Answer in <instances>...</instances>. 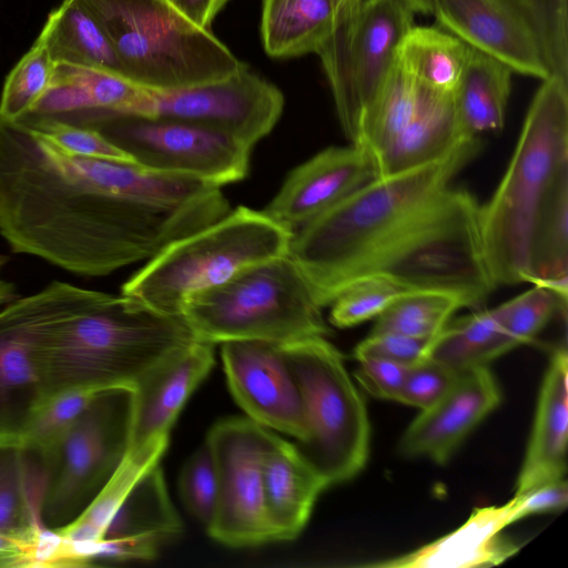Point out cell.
I'll return each mask as SVG.
<instances>
[{"mask_svg": "<svg viewBox=\"0 0 568 568\" xmlns=\"http://www.w3.org/2000/svg\"><path fill=\"white\" fill-rule=\"evenodd\" d=\"M221 357L231 393L247 418L301 442L307 432L305 410L283 344L225 342Z\"/></svg>", "mask_w": 568, "mask_h": 568, "instance_id": "15", "label": "cell"}, {"mask_svg": "<svg viewBox=\"0 0 568 568\" xmlns=\"http://www.w3.org/2000/svg\"><path fill=\"white\" fill-rule=\"evenodd\" d=\"M292 235L262 211L239 206L169 243L123 284L121 294L180 316L191 295L225 282L245 267L286 255Z\"/></svg>", "mask_w": 568, "mask_h": 568, "instance_id": "6", "label": "cell"}, {"mask_svg": "<svg viewBox=\"0 0 568 568\" xmlns=\"http://www.w3.org/2000/svg\"><path fill=\"white\" fill-rule=\"evenodd\" d=\"M510 500L514 523L529 515L560 510L568 503V484L565 478L542 483Z\"/></svg>", "mask_w": 568, "mask_h": 568, "instance_id": "44", "label": "cell"}, {"mask_svg": "<svg viewBox=\"0 0 568 568\" xmlns=\"http://www.w3.org/2000/svg\"><path fill=\"white\" fill-rule=\"evenodd\" d=\"M495 285L530 283L568 297V80H542L508 166L479 205Z\"/></svg>", "mask_w": 568, "mask_h": 568, "instance_id": "3", "label": "cell"}, {"mask_svg": "<svg viewBox=\"0 0 568 568\" xmlns=\"http://www.w3.org/2000/svg\"><path fill=\"white\" fill-rule=\"evenodd\" d=\"M536 39L550 74L568 80L567 0H504Z\"/></svg>", "mask_w": 568, "mask_h": 568, "instance_id": "35", "label": "cell"}, {"mask_svg": "<svg viewBox=\"0 0 568 568\" xmlns=\"http://www.w3.org/2000/svg\"><path fill=\"white\" fill-rule=\"evenodd\" d=\"M358 362L355 377L359 385L377 398L397 400L408 367L375 357L361 358Z\"/></svg>", "mask_w": 568, "mask_h": 568, "instance_id": "43", "label": "cell"}, {"mask_svg": "<svg viewBox=\"0 0 568 568\" xmlns=\"http://www.w3.org/2000/svg\"><path fill=\"white\" fill-rule=\"evenodd\" d=\"M38 39L55 63L103 70L125 78L113 44L87 0H62L49 14Z\"/></svg>", "mask_w": 568, "mask_h": 568, "instance_id": "26", "label": "cell"}, {"mask_svg": "<svg viewBox=\"0 0 568 568\" xmlns=\"http://www.w3.org/2000/svg\"><path fill=\"white\" fill-rule=\"evenodd\" d=\"M151 103L150 90L122 75L55 63L48 90L20 119H52L89 128L112 115L150 116Z\"/></svg>", "mask_w": 568, "mask_h": 568, "instance_id": "17", "label": "cell"}, {"mask_svg": "<svg viewBox=\"0 0 568 568\" xmlns=\"http://www.w3.org/2000/svg\"><path fill=\"white\" fill-rule=\"evenodd\" d=\"M213 365L214 344L195 339L150 369L133 388L128 450L169 438L180 410Z\"/></svg>", "mask_w": 568, "mask_h": 568, "instance_id": "20", "label": "cell"}, {"mask_svg": "<svg viewBox=\"0 0 568 568\" xmlns=\"http://www.w3.org/2000/svg\"><path fill=\"white\" fill-rule=\"evenodd\" d=\"M363 0H335L336 14L339 12L348 11L359 4Z\"/></svg>", "mask_w": 568, "mask_h": 568, "instance_id": "48", "label": "cell"}, {"mask_svg": "<svg viewBox=\"0 0 568 568\" xmlns=\"http://www.w3.org/2000/svg\"><path fill=\"white\" fill-rule=\"evenodd\" d=\"M181 531V520L170 500L163 474L156 465L132 487L113 516L104 538L143 536L156 538L164 544Z\"/></svg>", "mask_w": 568, "mask_h": 568, "instance_id": "32", "label": "cell"}, {"mask_svg": "<svg viewBox=\"0 0 568 568\" xmlns=\"http://www.w3.org/2000/svg\"><path fill=\"white\" fill-rule=\"evenodd\" d=\"M103 390L72 387L48 397L34 413L20 447L44 459Z\"/></svg>", "mask_w": 568, "mask_h": 568, "instance_id": "34", "label": "cell"}, {"mask_svg": "<svg viewBox=\"0 0 568 568\" xmlns=\"http://www.w3.org/2000/svg\"><path fill=\"white\" fill-rule=\"evenodd\" d=\"M463 307L454 295L439 291H406L378 317L371 334L396 333L434 338Z\"/></svg>", "mask_w": 568, "mask_h": 568, "instance_id": "33", "label": "cell"}, {"mask_svg": "<svg viewBox=\"0 0 568 568\" xmlns=\"http://www.w3.org/2000/svg\"><path fill=\"white\" fill-rule=\"evenodd\" d=\"M458 374L426 358L407 368L397 402L424 410L440 399Z\"/></svg>", "mask_w": 568, "mask_h": 568, "instance_id": "41", "label": "cell"}, {"mask_svg": "<svg viewBox=\"0 0 568 568\" xmlns=\"http://www.w3.org/2000/svg\"><path fill=\"white\" fill-rule=\"evenodd\" d=\"M469 49L470 45L448 31L413 26L398 45L396 61L424 88L453 94Z\"/></svg>", "mask_w": 568, "mask_h": 568, "instance_id": "29", "label": "cell"}, {"mask_svg": "<svg viewBox=\"0 0 568 568\" xmlns=\"http://www.w3.org/2000/svg\"><path fill=\"white\" fill-rule=\"evenodd\" d=\"M102 22L125 78L154 91L221 79L244 62L211 29L168 0H87Z\"/></svg>", "mask_w": 568, "mask_h": 568, "instance_id": "7", "label": "cell"}, {"mask_svg": "<svg viewBox=\"0 0 568 568\" xmlns=\"http://www.w3.org/2000/svg\"><path fill=\"white\" fill-rule=\"evenodd\" d=\"M567 297L541 285L494 307L516 347L532 343L557 313L567 314Z\"/></svg>", "mask_w": 568, "mask_h": 568, "instance_id": "37", "label": "cell"}, {"mask_svg": "<svg viewBox=\"0 0 568 568\" xmlns=\"http://www.w3.org/2000/svg\"><path fill=\"white\" fill-rule=\"evenodd\" d=\"M511 500L476 508L456 530L408 554L371 564L385 568H474L503 562L517 546L501 536L513 524Z\"/></svg>", "mask_w": 568, "mask_h": 568, "instance_id": "21", "label": "cell"}, {"mask_svg": "<svg viewBox=\"0 0 568 568\" xmlns=\"http://www.w3.org/2000/svg\"><path fill=\"white\" fill-rule=\"evenodd\" d=\"M48 476L39 454L0 446V535L31 539L45 526L41 509Z\"/></svg>", "mask_w": 568, "mask_h": 568, "instance_id": "28", "label": "cell"}, {"mask_svg": "<svg viewBox=\"0 0 568 568\" xmlns=\"http://www.w3.org/2000/svg\"><path fill=\"white\" fill-rule=\"evenodd\" d=\"M434 338H418L396 333L369 334L354 351L356 359L375 357L412 366L428 358Z\"/></svg>", "mask_w": 568, "mask_h": 568, "instance_id": "42", "label": "cell"}, {"mask_svg": "<svg viewBox=\"0 0 568 568\" xmlns=\"http://www.w3.org/2000/svg\"><path fill=\"white\" fill-rule=\"evenodd\" d=\"M304 275L286 254L187 297L180 316L199 341L280 344L326 337L329 328Z\"/></svg>", "mask_w": 568, "mask_h": 568, "instance_id": "5", "label": "cell"}, {"mask_svg": "<svg viewBox=\"0 0 568 568\" xmlns=\"http://www.w3.org/2000/svg\"><path fill=\"white\" fill-rule=\"evenodd\" d=\"M54 67L45 45L37 39L4 81L0 115L17 121L30 112L48 90Z\"/></svg>", "mask_w": 568, "mask_h": 568, "instance_id": "36", "label": "cell"}, {"mask_svg": "<svg viewBox=\"0 0 568 568\" xmlns=\"http://www.w3.org/2000/svg\"><path fill=\"white\" fill-rule=\"evenodd\" d=\"M7 261L8 258L0 254V307L18 297L14 285L2 275Z\"/></svg>", "mask_w": 568, "mask_h": 568, "instance_id": "47", "label": "cell"}, {"mask_svg": "<svg viewBox=\"0 0 568 568\" xmlns=\"http://www.w3.org/2000/svg\"><path fill=\"white\" fill-rule=\"evenodd\" d=\"M150 92V118L200 125L252 149L273 130L285 102L278 87L245 62L211 82Z\"/></svg>", "mask_w": 568, "mask_h": 568, "instance_id": "14", "label": "cell"}, {"mask_svg": "<svg viewBox=\"0 0 568 568\" xmlns=\"http://www.w3.org/2000/svg\"><path fill=\"white\" fill-rule=\"evenodd\" d=\"M335 16V0H261L262 47L274 59L316 54Z\"/></svg>", "mask_w": 568, "mask_h": 568, "instance_id": "27", "label": "cell"}, {"mask_svg": "<svg viewBox=\"0 0 568 568\" xmlns=\"http://www.w3.org/2000/svg\"><path fill=\"white\" fill-rule=\"evenodd\" d=\"M500 400L499 386L487 366L459 373L446 394L409 424L399 442L400 453L446 463Z\"/></svg>", "mask_w": 568, "mask_h": 568, "instance_id": "18", "label": "cell"}, {"mask_svg": "<svg viewBox=\"0 0 568 568\" xmlns=\"http://www.w3.org/2000/svg\"><path fill=\"white\" fill-rule=\"evenodd\" d=\"M95 130L149 170L194 178L222 186L243 180L252 148L192 123L140 115H112Z\"/></svg>", "mask_w": 568, "mask_h": 568, "instance_id": "12", "label": "cell"}, {"mask_svg": "<svg viewBox=\"0 0 568 568\" xmlns=\"http://www.w3.org/2000/svg\"><path fill=\"white\" fill-rule=\"evenodd\" d=\"M195 339L181 316L105 294L54 329L45 355V399L72 387L133 389L150 369Z\"/></svg>", "mask_w": 568, "mask_h": 568, "instance_id": "4", "label": "cell"}, {"mask_svg": "<svg viewBox=\"0 0 568 568\" xmlns=\"http://www.w3.org/2000/svg\"><path fill=\"white\" fill-rule=\"evenodd\" d=\"M283 348L307 425L296 447L328 486L352 479L366 465L371 425L342 354L326 337L286 343Z\"/></svg>", "mask_w": 568, "mask_h": 568, "instance_id": "8", "label": "cell"}, {"mask_svg": "<svg viewBox=\"0 0 568 568\" xmlns=\"http://www.w3.org/2000/svg\"><path fill=\"white\" fill-rule=\"evenodd\" d=\"M467 140L457 123L453 94L422 85L416 111L397 139L376 161L377 176L432 163Z\"/></svg>", "mask_w": 568, "mask_h": 568, "instance_id": "24", "label": "cell"}, {"mask_svg": "<svg viewBox=\"0 0 568 568\" xmlns=\"http://www.w3.org/2000/svg\"><path fill=\"white\" fill-rule=\"evenodd\" d=\"M169 438L128 450L104 487L84 511L68 526L57 530L70 544H93L102 540L106 529L135 483L159 465Z\"/></svg>", "mask_w": 568, "mask_h": 568, "instance_id": "31", "label": "cell"}, {"mask_svg": "<svg viewBox=\"0 0 568 568\" xmlns=\"http://www.w3.org/2000/svg\"><path fill=\"white\" fill-rule=\"evenodd\" d=\"M271 429L250 418H229L209 432L217 470V500L209 535L229 547L273 542L263 484V457Z\"/></svg>", "mask_w": 568, "mask_h": 568, "instance_id": "13", "label": "cell"}, {"mask_svg": "<svg viewBox=\"0 0 568 568\" xmlns=\"http://www.w3.org/2000/svg\"><path fill=\"white\" fill-rule=\"evenodd\" d=\"M176 10L196 26L211 29L216 14L229 0H168Z\"/></svg>", "mask_w": 568, "mask_h": 568, "instance_id": "45", "label": "cell"}, {"mask_svg": "<svg viewBox=\"0 0 568 568\" xmlns=\"http://www.w3.org/2000/svg\"><path fill=\"white\" fill-rule=\"evenodd\" d=\"M446 31L509 65L541 80L550 75L530 30L504 0H429Z\"/></svg>", "mask_w": 568, "mask_h": 568, "instance_id": "19", "label": "cell"}, {"mask_svg": "<svg viewBox=\"0 0 568 568\" xmlns=\"http://www.w3.org/2000/svg\"><path fill=\"white\" fill-rule=\"evenodd\" d=\"M479 139L445 156L377 176L292 235L287 255L320 307L366 278L439 291L479 308L496 287L481 251L479 205L453 185Z\"/></svg>", "mask_w": 568, "mask_h": 568, "instance_id": "2", "label": "cell"}, {"mask_svg": "<svg viewBox=\"0 0 568 568\" xmlns=\"http://www.w3.org/2000/svg\"><path fill=\"white\" fill-rule=\"evenodd\" d=\"M215 186L136 163L67 152L0 115V235L67 272L103 276L148 261L230 212Z\"/></svg>", "mask_w": 568, "mask_h": 568, "instance_id": "1", "label": "cell"}, {"mask_svg": "<svg viewBox=\"0 0 568 568\" xmlns=\"http://www.w3.org/2000/svg\"><path fill=\"white\" fill-rule=\"evenodd\" d=\"M568 354L556 348L542 381L516 493L564 478L567 470Z\"/></svg>", "mask_w": 568, "mask_h": 568, "instance_id": "23", "label": "cell"}, {"mask_svg": "<svg viewBox=\"0 0 568 568\" xmlns=\"http://www.w3.org/2000/svg\"><path fill=\"white\" fill-rule=\"evenodd\" d=\"M415 14L404 0H363L335 16L329 37L316 52L339 125L352 144L358 140Z\"/></svg>", "mask_w": 568, "mask_h": 568, "instance_id": "10", "label": "cell"}, {"mask_svg": "<svg viewBox=\"0 0 568 568\" xmlns=\"http://www.w3.org/2000/svg\"><path fill=\"white\" fill-rule=\"evenodd\" d=\"M375 178L364 148L329 146L292 170L262 212L294 234Z\"/></svg>", "mask_w": 568, "mask_h": 568, "instance_id": "16", "label": "cell"}, {"mask_svg": "<svg viewBox=\"0 0 568 568\" xmlns=\"http://www.w3.org/2000/svg\"><path fill=\"white\" fill-rule=\"evenodd\" d=\"M516 348L505 332L495 308L478 310L448 323L433 339L428 358L452 372L487 366Z\"/></svg>", "mask_w": 568, "mask_h": 568, "instance_id": "30", "label": "cell"}, {"mask_svg": "<svg viewBox=\"0 0 568 568\" xmlns=\"http://www.w3.org/2000/svg\"><path fill=\"white\" fill-rule=\"evenodd\" d=\"M513 72L501 60L470 47L453 93L457 123L466 139L503 129Z\"/></svg>", "mask_w": 568, "mask_h": 568, "instance_id": "25", "label": "cell"}, {"mask_svg": "<svg viewBox=\"0 0 568 568\" xmlns=\"http://www.w3.org/2000/svg\"><path fill=\"white\" fill-rule=\"evenodd\" d=\"M33 538L0 535V567H23L28 547Z\"/></svg>", "mask_w": 568, "mask_h": 568, "instance_id": "46", "label": "cell"}, {"mask_svg": "<svg viewBox=\"0 0 568 568\" xmlns=\"http://www.w3.org/2000/svg\"><path fill=\"white\" fill-rule=\"evenodd\" d=\"M17 121L38 131L74 155L135 163L130 155L95 130L52 119H20Z\"/></svg>", "mask_w": 568, "mask_h": 568, "instance_id": "40", "label": "cell"}, {"mask_svg": "<svg viewBox=\"0 0 568 568\" xmlns=\"http://www.w3.org/2000/svg\"><path fill=\"white\" fill-rule=\"evenodd\" d=\"M133 389L101 392L44 458L41 517L59 530L77 519L111 478L130 442Z\"/></svg>", "mask_w": 568, "mask_h": 568, "instance_id": "11", "label": "cell"}, {"mask_svg": "<svg viewBox=\"0 0 568 568\" xmlns=\"http://www.w3.org/2000/svg\"><path fill=\"white\" fill-rule=\"evenodd\" d=\"M404 292L381 278L358 281L331 304L329 322L346 328L376 318Z\"/></svg>", "mask_w": 568, "mask_h": 568, "instance_id": "38", "label": "cell"}, {"mask_svg": "<svg viewBox=\"0 0 568 568\" xmlns=\"http://www.w3.org/2000/svg\"><path fill=\"white\" fill-rule=\"evenodd\" d=\"M105 294L53 281L0 307V446H21L45 399V355L54 329Z\"/></svg>", "mask_w": 568, "mask_h": 568, "instance_id": "9", "label": "cell"}, {"mask_svg": "<svg viewBox=\"0 0 568 568\" xmlns=\"http://www.w3.org/2000/svg\"><path fill=\"white\" fill-rule=\"evenodd\" d=\"M264 497L273 541L295 539L308 521L326 480L296 445L271 432L263 457Z\"/></svg>", "mask_w": 568, "mask_h": 568, "instance_id": "22", "label": "cell"}, {"mask_svg": "<svg viewBox=\"0 0 568 568\" xmlns=\"http://www.w3.org/2000/svg\"><path fill=\"white\" fill-rule=\"evenodd\" d=\"M217 470L206 443L185 462L179 477V493L185 508L205 527L217 500Z\"/></svg>", "mask_w": 568, "mask_h": 568, "instance_id": "39", "label": "cell"}]
</instances>
